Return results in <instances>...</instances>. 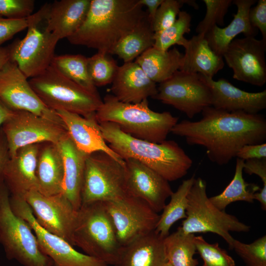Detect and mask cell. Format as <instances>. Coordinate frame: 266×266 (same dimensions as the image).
<instances>
[{
	"instance_id": "46",
	"label": "cell",
	"mask_w": 266,
	"mask_h": 266,
	"mask_svg": "<svg viewBox=\"0 0 266 266\" xmlns=\"http://www.w3.org/2000/svg\"><path fill=\"white\" fill-rule=\"evenodd\" d=\"M8 142L5 135L0 128V184L4 182V171L7 162L10 159Z\"/></svg>"
},
{
	"instance_id": "1",
	"label": "cell",
	"mask_w": 266,
	"mask_h": 266,
	"mask_svg": "<svg viewBox=\"0 0 266 266\" xmlns=\"http://www.w3.org/2000/svg\"><path fill=\"white\" fill-rule=\"evenodd\" d=\"M196 121L184 120L172 129L190 145L203 147L212 162L223 166L236 157L243 146L260 144L266 140V120L262 115L228 112L210 106Z\"/></svg>"
},
{
	"instance_id": "18",
	"label": "cell",
	"mask_w": 266,
	"mask_h": 266,
	"mask_svg": "<svg viewBox=\"0 0 266 266\" xmlns=\"http://www.w3.org/2000/svg\"><path fill=\"white\" fill-rule=\"evenodd\" d=\"M129 195L147 203L155 211H162L173 193L167 180L140 162L124 160Z\"/></svg>"
},
{
	"instance_id": "24",
	"label": "cell",
	"mask_w": 266,
	"mask_h": 266,
	"mask_svg": "<svg viewBox=\"0 0 266 266\" xmlns=\"http://www.w3.org/2000/svg\"><path fill=\"white\" fill-rule=\"evenodd\" d=\"M164 239L154 231L121 246L114 266H163L167 261Z\"/></svg>"
},
{
	"instance_id": "49",
	"label": "cell",
	"mask_w": 266,
	"mask_h": 266,
	"mask_svg": "<svg viewBox=\"0 0 266 266\" xmlns=\"http://www.w3.org/2000/svg\"><path fill=\"white\" fill-rule=\"evenodd\" d=\"M9 60V51L7 47H0V71L3 66Z\"/></svg>"
},
{
	"instance_id": "33",
	"label": "cell",
	"mask_w": 266,
	"mask_h": 266,
	"mask_svg": "<svg viewBox=\"0 0 266 266\" xmlns=\"http://www.w3.org/2000/svg\"><path fill=\"white\" fill-rule=\"evenodd\" d=\"M244 161L237 158L233 179L224 190L220 194L209 198L212 203L221 210H225L230 203L237 201L253 202V195L259 187L247 183L243 177Z\"/></svg>"
},
{
	"instance_id": "12",
	"label": "cell",
	"mask_w": 266,
	"mask_h": 266,
	"mask_svg": "<svg viewBox=\"0 0 266 266\" xmlns=\"http://www.w3.org/2000/svg\"><path fill=\"white\" fill-rule=\"evenodd\" d=\"M10 204L14 213L30 226L41 250L52 260L53 266H108L97 258L78 252L67 241L41 227L23 198L10 196Z\"/></svg>"
},
{
	"instance_id": "17",
	"label": "cell",
	"mask_w": 266,
	"mask_h": 266,
	"mask_svg": "<svg viewBox=\"0 0 266 266\" xmlns=\"http://www.w3.org/2000/svg\"><path fill=\"white\" fill-rule=\"evenodd\" d=\"M266 42L255 37L235 38L223 55L238 81L262 87L266 82Z\"/></svg>"
},
{
	"instance_id": "21",
	"label": "cell",
	"mask_w": 266,
	"mask_h": 266,
	"mask_svg": "<svg viewBox=\"0 0 266 266\" xmlns=\"http://www.w3.org/2000/svg\"><path fill=\"white\" fill-rule=\"evenodd\" d=\"M40 144L21 147L10 158L3 180L10 196L23 198L28 192L38 191L36 170Z\"/></svg>"
},
{
	"instance_id": "6",
	"label": "cell",
	"mask_w": 266,
	"mask_h": 266,
	"mask_svg": "<svg viewBox=\"0 0 266 266\" xmlns=\"http://www.w3.org/2000/svg\"><path fill=\"white\" fill-rule=\"evenodd\" d=\"M29 82L43 103L54 111L64 110L88 117L96 114L102 103L99 94L65 77L51 65Z\"/></svg>"
},
{
	"instance_id": "52",
	"label": "cell",
	"mask_w": 266,
	"mask_h": 266,
	"mask_svg": "<svg viewBox=\"0 0 266 266\" xmlns=\"http://www.w3.org/2000/svg\"><path fill=\"white\" fill-rule=\"evenodd\" d=\"M202 266H207L205 265L204 264H203V265H202Z\"/></svg>"
},
{
	"instance_id": "31",
	"label": "cell",
	"mask_w": 266,
	"mask_h": 266,
	"mask_svg": "<svg viewBox=\"0 0 266 266\" xmlns=\"http://www.w3.org/2000/svg\"><path fill=\"white\" fill-rule=\"evenodd\" d=\"M195 179V175H193L183 180L177 190L173 192L169 202L164 207L155 230V232L163 238L169 234L170 228L176 221L186 218L187 197Z\"/></svg>"
},
{
	"instance_id": "16",
	"label": "cell",
	"mask_w": 266,
	"mask_h": 266,
	"mask_svg": "<svg viewBox=\"0 0 266 266\" xmlns=\"http://www.w3.org/2000/svg\"><path fill=\"white\" fill-rule=\"evenodd\" d=\"M0 100L12 111H28L63 123L55 111L43 103L16 64L10 60L0 71Z\"/></svg>"
},
{
	"instance_id": "19",
	"label": "cell",
	"mask_w": 266,
	"mask_h": 266,
	"mask_svg": "<svg viewBox=\"0 0 266 266\" xmlns=\"http://www.w3.org/2000/svg\"><path fill=\"white\" fill-rule=\"evenodd\" d=\"M211 94V106L228 112L256 114L266 108V90L257 93L244 91L225 79L214 80L199 74Z\"/></svg>"
},
{
	"instance_id": "45",
	"label": "cell",
	"mask_w": 266,
	"mask_h": 266,
	"mask_svg": "<svg viewBox=\"0 0 266 266\" xmlns=\"http://www.w3.org/2000/svg\"><path fill=\"white\" fill-rule=\"evenodd\" d=\"M236 157L244 161L254 159L266 158V143L246 145L237 152Z\"/></svg>"
},
{
	"instance_id": "50",
	"label": "cell",
	"mask_w": 266,
	"mask_h": 266,
	"mask_svg": "<svg viewBox=\"0 0 266 266\" xmlns=\"http://www.w3.org/2000/svg\"><path fill=\"white\" fill-rule=\"evenodd\" d=\"M184 4H187L189 6H191L196 9H198L199 8V5L197 3L196 0H183Z\"/></svg>"
},
{
	"instance_id": "44",
	"label": "cell",
	"mask_w": 266,
	"mask_h": 266,
	"mask_svg": "<svg viewBox=\"0 0 266 266\" xmlns=\"http://www.w3.org/2000/svg\"><path fill=\"white\" fill-rule=\"evenodd\" d=\"M243 170L249 174H256L262 180L263 187L262 192L266 193V158L247 160L244 162Z\"/></svg>"
},
{
	"instance_id": "40",
	"label": "cell",
	"mask_w": 266,
	"mask_h": 266,
	"mask_svg": "<svg viewBox=\"0 0 266 266\" xmlns=\"http://www.w3.org/2000/svg\"><path fill=\"white\" fill-rule=\"evenodd\" d=\"M183 4V0H164L151 23L153 32L162 31L172 25L177 19Z\"/></svg>"
},
{
	"instance_id": "4",
	"label": "cell",
	"mask_w": 266,
	"mask_h": 266,
	"mask_svg": "<svg viewBox=\"0 0 266 266\" xmlns=\"http://www.w3.org/2000/svg\"><path fill=\"white\" fill-rule=\"evenodd\" d=\"M102 101L96 113L98 122L114 123L123 132L138 139L162 142L178 122V117L169 112L151 109L147 100L137 103H125L107 94Z\"/></svg>"
},
{
	"instance_id": "48",
	"label": "cell",
	"mask_w": 266,
	"mask_h": 266,
	"mask_svg": "<svg viewBox=\"0 0 266 266\" xmlns=\"http://www.w3.org/2000/svg\"><path fill=\"white\" fill-rule=\"evenodd\" d=\"M14 111L8 108L0 100V128L2 124L13 114Z\"/></svg>"
},
{
	"instance_id": "15",
	"label": "cell",
	"mask_w": 266,
	"mask_h": 266,
	"mask_svg": "<svg viewBox=\"0 0 266 266\" xmlns=\"http://www.w3.org/2000/svg\"><path fill=\"white\" fill-rule=\"evenodd\" d=\"M23 199L41 227L73 246L72 234L77 210L62 193L45 196L33 190L27 193Z\"/></svg>"
},
{
	"instance_id": "38",
	"label": "cell",
	"mask_w": 266,
	"mask_h": 266,
	"mask_svg": "<svg viewBox=\"0 0 266 266\" xmlns=\"http://www.w3.org/2000/svg\"><path fill=\"white\" fill-rule=\"evenodd\" d=\"M197 252L207 266H235L234 260L218 243H209L201 236H195Z\"/></svg>"
},
{
	"instance_id": "36",
	"label": "cell",
	"mask_w": 266,
	"mask_h": 266,
	"mask_svg": "<svg viewBox=\"0 0 266 266\" xmlns=\"http://www.w3.org/2000/svg\"><path fill=\"white\" fill-rule=\"evenodd\" d=\"M116 61L108 54L98 51L87 58V69L94 85L101 87L112 82L118 69Z\"/></svg>"
},
{
	"instance_id": "43",
	"label": "cell",
	"mask_w": 266,
	"mask_h": 266,
	"mask_svg": "<svg viewBox=\"0 0 266 266\" xmlns=\"http://www.w3.org/2000/svg\"><path fill=\"white\" fill-rule=\"evenodd\" d=\"M248 17L251 25L261 32L262 39L266 42V0H259L257 5L250 9Z\"/></svg>"
},
{
	"instance_id": "3",
	"label": "cell",
	"mask_w": 266,
	"mask_h": 266,
	"mask_svg": "<svg viewBox=\"0 0 266 266\" xmlns=\"http://www.w3.org/2000/svg\"><path fill=\"white\" fill-rule=\"evenodd\" d=\"M99 124L105 141L122 159L136 160L168 182L182 178L192 166V159L174 140L154 143L133 137L114 123Z\"/></svg>"
},
{
	"instance_id": "47",
	"label": "cell",
	"mask_w": 266,
	"mask_h": 266,
	"mask_svg": "<svg viewBox=\"0 0 266 266\" xmlns=\"http://www.w3.org/2000/svg\"><path fill=\"white\" fill-rule=\"evenodd\" d=\"M142 6L147 7L146 11L148 17L152 23L157 11L164 0H138Z\"/></svg>"
},
{
	"instance_id": "9",
	"label": "cell",
	"mask_w": 266,
	"mask_h": 266,
	"mask_svg": "<svg viewBox=\"0 0 266 266\" xmlns=\"http://www.w3.org/2000/svg\"><path fill=\"white\" fill-rule=\"evenodd\" d=\"M9 192L0 184V243L9 260L23 266H53L52 260L41 250L29 224L13 211Z\"/></svg>"
},
{
	"instance_id": "42",
	"label": "cell",
	"mask_w": 266,
	"mask_h": 266,
	"mask_svg": "<svg viewBox=\"0 0 266 266\" xmlns=\"http://www.w3.org/2000/svg\"><path fill=\"white\" fill-rule=\"evenodd\" d=\"M28 24V18L10 19L0 16V47L16 33L27 29Z\"/></svg>"
},
{
	"instance_id": "25",
	"label": "cell",
	"mask_w": 266,
	"mask_h": 266,
	"mask_svg": "<svg viewBox=\"0 0 266 266\" xmlns=\"http://www.w3.org/2000/svg\"><path fill=\"white\" fill-rule=\"evenodd\" d=\"M57 145L64 164L61 193L78 210L81 205V193L87 155L78 149L68 133Z\"/></svg>"
},
{
	"instance_id": "41",
	"label": "cell",
	"mask_w": 266,
	"mask_h": 266,
	"mask_svg": "<svg viewBox=\"0 0 266 266\" xmlns=\"http://www.w3.org/2000/svg\"><path fill=\"white\" fill-rule=\"evenodd\" d=\"M33 0H0V16L10 19H26L32 14Z\"/></svg>"
},
{
	"instance_id": "11",
	"label": "cell",
	"mask_w": 266,
	"mask_h": 266,
	"mask_svg": "<svg viewBox=\"0 0 266 266\" xmlns=\"http://www.w3.org/2000/svg\"><path fill=\"white\" fill-rule=\"evenodd\" d=\"M1 127L8 142L10 158L21 147L44 142L57 144L67 134L63 123L25 111H14Z\"/></svg>"
},
{
	"instance_id": "22",
	"label": "cell",
	"mask_w": 266,
	"mask_h": 266,
	"mask_svg": "<svg viewBox=\"0 0 266 266\" xmlns=\"http://www.w3.org/2000/svg\"><path fill=\"white\" fill-rule=\"evenodd\" d=\"M111 83L112 95L125 103H139L149 97L154 98L158 92L156 83L135 61L119 66Z\"/></svg>"
},
{
	"instance_id": "23",
	"label": "cell",
	"mask_w": 266,
	"mask_h": 266,
	"mask_svg": "<svg viewBox=\"0 0 266 266\" xmlns=\"http://www.w3.org/2000/svg\"><path fill=\"white\" fill-rule=\"evenodd\" d=\"M91 0H61L49 3L46 17L47 29L59 40L68 38L83 23Z\"/></svg>"
},
{
	"instance_id": "8",
	"label": "cell",
	"mask_w": 266,
	"mask_h": 266,
	"mask_svg": "<svg viewBox=\"0 0 266 266\" xmlns=\"http://www.w3.org/2000/svg\"><path fill=\"white\" fill-rule=\"evenodd\" d=\"M46 3L28 18L27 32L22 39L7 46L9 60L15 62L27 78L34 77L51 65L59 39L47 29Z\"/></svg>"
},
{
	"instance_id": "29",
	"label": "cell",
	"mask_w": 266,
	"mask_h": 266,
	"mask_svg": "<svg viewBox=\"0 0 266 266\" xmlns=\"http://www.w3.org/2000/svg\"><path fill=\"white\" fill-rule=\"evenodd\" d=\"M183 56L176 47L164 51L152 47L137 58L135 62L152 81L161 83L179 70Z\"/></svg>"
},
{
	"instance_id": "32",
	"label": "cell",
	"mask_w": 266,
	"mask_h": 266,
	"mask_svg": "<svg viewBox=\"0 0 266 266\" xmlns=\"http://www.w3.org/2000/svg\"><path fill=\"white\" fill-rule=\"evenodd\" d=\"M194 234H186L178 228L164 239L167 261L172 266H197L199 262L194 258L196 253Z\"/></svg>"
},
{
	"instance_id": "5",
	"label": "cell",
	"mask_w": 266,
	"mask_h": 266,
	"mask_svg": "<svg viewBox=\"0 0 266 266\" xmlns=\"http://www.w3.org/2000/svg\"><path fill=\"white\" fill-rule=\"evenodd\" d=\"M72 243L85 254L114 265L121 246L104 202L81 204L77 211Z\"/></svg>"
},
{
	"instance_id": "20",
	"label": "cell",
	"mask_w": 266,
	"mask_h": 266,
	"mask_svg": "<svg viewBox=\"0 0 266 266\" xmlns=\"http://www.w3.org/2000/svg\"><path fill=\"white\" fill-rule=\"evenodd\" d=\"M55 111L63 122L68 136L81 152L87 155L103 152L119 162H125L105 141L96 114L85 117L64 110Z\"/></svg>"
},
{
	"instance_id": "27",
	"label": "cell",
	"mask_w": 266,
	"mask_h": 266,
	"mask_svg": "<svg viewBox=\"0 0 266 266\" xmlns=\"http://www.w3.org/2000/svg\"><path fill=\"white\" fill-rule=\"evenodd\" d=\"M256 2L255 0H233L237 11L230 24L223 28L216 25L205 34L209 46L216 54L223 57L229 44L239 34L255 37L258 31L251 25L248 14Z\"/></svg>"
},
{
	"instance_id": "37",
	"label": "cell",
	"mask_w": 266,
	"mask_h": 266,
	"mask_svg": "<svg viewBox=\"0 0 266 266\" xmlns=\"http://www.w3.org/2000/svg\"><path fill=\"white\" fill-rule=\"evenodd\" d=\"M206 8L204 18L198 24L196 32L205 34L215 26H223L225 16L233 3L232 0H203Z\"/></svg>"
},
{
	"instance_id": "39",
	"label": "cell",
	"mask_w": 266,
	"mask_h": 266,
	"mask_svg": "<svg viewBox=\"0 0 266 266\" xmlns=\"http://www.w3.org/2000/svg\"><path fill=\"white\" fill-rule=\"evenodd\" d=\"M232 249L241 258L246 266H266V235L249 244L234 239Z\"/></svg>"
},
{
	"instance_id": "14",
	"label": "cell",
	"mask_w": 266,
	"mask_h": 266,
	"mask_svg": "<svg viewBox=\"0 0 266 266\" xmlns=\"http://www.w3.org/2000/svg\"><path fill=\"white\" fill-rule=\"evenodd\" d=\"M104 203L121 246L155 231L160 215L143 200L128 195Z\"/></svg>"
},
{
	"instance_id": "7",
	"label": "cell",
	"mask_w": 266,
	"mask_h": 266,
	"mask_svg": "<svg viewBox=\"0 0 266 266\" xmlns=\"http://www.w3.org/2000/svg\"><path fill=\"white\" fill-rule=\"evenodd\" d=\"M187 198V217L178 227L184 233H214L222 237L232 249L234 238L230 232H249L250 226L212 203L207 195L206 183L202 178L195 179Z\"/></svg>"
},
{
	"instance_id": "10",
	"label": "cell",
	"mask_w": 266,
	"mask_h": 266,
	"mask_svg": "<svg viewBox=\"0 0 266 266\" xmlns=\"http://www.w3.org/2000/svg\"><path fill=\"white\" fill-rule=\"evenodd\" d=\"M128 195L125 162H119L103 152L87 156L81 204L116 201Z\"/></svg>"
},
{
	"instance_id": "2",
	"label": "cell",
	"mask_w": 266,
	"mask_h": 266,
	"mask_svg": "<svg viewBox=\"0 0 266 266\" xmlns=\"http://www.w3.org/2000/svg\"><path fill=\"white\" fill-rule=\"evenodd\" d=\"M138 0H91L80 28L67 38L72 44L110 54L116 43L132 30L146 12Z\"/></svg>"
},
{
	"instance_id": "30",
	"label": "cell",
	"mask_w": 266,
	"mask_h": 266,
	"mask_svg": "<svg viewBox=\"0 0 266 266\" xmlns=\"http://www.w3.org/2000/svg\"><path fill=\"white\" fill-rule=\"evenodd\" d=\"M154 35L146 13L136 26L116 43L110 54L118 56L124 63L133 62L153 46Z\"/></svg>"
},
{
	"instance_id": "26",
	"label": "cell",
	"mask_w": 266,
	"mask_h": 266,
	"mask_svg": "<svg viewBox=\"0 0 266 266\" xmlns=\"http://www.w3.org/2000/svg\"><path fill=\"white\" fill-rule=\"evenodd\" d=\"M181 46L185 49L179 70L182 72L213 78L224 66L223 57L212 50L203 34L185 38Z\"/></svg>"
},
{
	"instance_id": "13",
	"label": "cell",
	"mask_w": 266,
	"mask_h": 266,
	"mask_svg": "<svg viewBox=\"0 0 266 266\" xmlns=\"http://www.w3.org/2000/svg\"><path fill=\"white\" fill-rule=\"evenodd\" d=\"M154 99L171 105L190 119L211 106L210 90L199 74L176 71L170 78L159 83Z\"/></svg>"
},
{
	"instance_id": "35",
	"label": "cell",
	"mask_w": 266,
	"mask_h": 266,
	"mask_svg": "<svg viewBox=\"0 0 266 266\" xmlns=\"http://www.w3.org/2000/svg\"><path fill=\"white\" fill-rule=\"evenodd\" d=\"M192 17L185 11H181L175 22L162 31L154 33L153 47L164 51L169 50L172 46H181L185 38L184 35L191 31Z\"/></svg>"
},
{
	"instance_id": "28",
	"label": "cell",
	"mask_w": 266,
	"mask_h": 266,
	"mask_svg": "<svg viewBox=\"0 0 266 266\" xmlns=\"http://www.w3.org/2000/svg\"><path fill=\"white\" fill-rule=\"evenodd\" d=\"M38 191L45 196L61 193L64 179V164L57 144H40L36 164Z\"/></svg>"
},
{
	"instance_id": "51",
	"label": "cell",
	"mask_w": 266,
	"mask_h": 266,
	"mask_svg": "<svg viewBox=\"0 0 266 266\" xmlns=\"http://www.w3.org/2000/svg\"><path fill=\"white\" fill-rule=\"evenodd\" d=\"M163 266H172V265L168 261H167Z\"/></svg>"
},
{
	"instance_id": "34",
	"label": "cell",
	"mask_w": 266,
	"mask_h": 266,
	"mask_svg": "<svg viewBox=\"0 0 266 266\" xmlns=\"http://www.w3.org/2000/svg\"><path fill=\"white\" fill-rule=\"evenodd\" d=\"M51 65L65 77L88 91L99 94L87 69V58L80 55L55 56Z\"/></svg>"
}]
</instances>
